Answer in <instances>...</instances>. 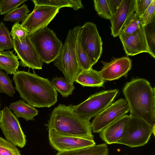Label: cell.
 <instances>
[{
    "mask_svg": "<svg viewBox=\"0 0 155 155\" xmlns=\"http://www.w3.org/2000/svg\"><path fill=\"white\" fill-rule=\"evenodd\" d=\"M9 108L12 110L17 118L21 117L27 121L33 120L38 114V111L34 107L19 100L10 103Z\"/></svg>",
    "mask_w": 155,
    "mask_h": 155,
    "instance_id": "d6986e66",
    "label": "cell"
},
{
    "mask_svg": "<svg viewBox=\"0 0 155 155\" xmlns=\"http://www.w3.org/2000/svg\"><path fill=\"white\" fill-rule=\"evenodd\" d=\"M10 35L12 40L15 39L20 42L25 40L28 35L27 30L18 21L15 22L13 25Z\"/></svg>",
    "mask_w": 155,
    "mask_h": 155,
    "instance_id": "4dcf8cb0",
    "label": "cell"
},
{
    "mask_svg": "<svg viewBox=\"0 0 155 155\" xmlns=\"http://www.w3.org/2000/svg\"><path fill=\"white\" fill-rule=\"evenodd\" d=\"M58 8L45 5H35L33 11L27 14L21 25L30 36L47 26L59 12Z\"/></svg>",
    "mask_w": 155,
    "mask_h": 155,
    "instance_id": "9c48e42d",
    "label": "cell"
},
{
    "mask_svg": "<svg viewBox=\"0 0 155 155\" xmlns=\"http://www.w3.org/2000/svg\"><path fill=\"white\" fill-rule=\"evenodd\" d=\"M74 81L83 87H101L104 83L99 71L92 68L82 70L76 77Z\"/></svg>",
    "mask_w": 155,
    "mask_h": 155,
    "instance_id": "ac0fdd59",
    "label": "cell"
},
{
    "mask_svg": "<svg viewBox=\"0 0 155 155\" xmlns=\"http://www.w3.org/2000/svg\"><path fill=\"white\" fill-rule=\"evenodd\" d=\"M108 149L106 143L73 150L58 151L56 155H108Z\"/></svg>",
    "mask_w": 155,
    "mask_h": 155,
    "instance_id": "44dd1931",
    "label": "cell"
},
{
    "mask_svg": "<svg viewBox=\"0 0 155 155\" xmlns=\"http://www.w3.org/2000/svg\"><path fill=\"white\" fill-rule=\"evenodd\" d=\"M145 34L146 39L148 46L151 51L155 54V31H147L145 30Z\"/></svg>",
    "mask_w": 155,
    "mask_h": 155,
    "instance_id": "e575fe53",
    "label": "cell"
},
{
    "mask_svg": "<svg viewBox=\"0 0 155 155\" xmlns=\"http://www.w3.org/2000/svg\"><path fill=\"white\" fill-rule=\"evenodd\" d=\"M27 0H0V14L6 15L18 7Z\"/></svg>",
    "mask_w": 155,
    "mask_h": 155,
    "instance_id": "1f68e13d",
    "label": "cell"
},
{
    "mask_svg": "<svg viewBox=\"0 0 155 155\" xmlns=\"http://www.w3.org/2000/svg\"><path fill=\"white\" fill-rule=\"evenodd\" d=\"M27 6L24 4L20 7L15 9L5 15L3 20L12 22H23L28 13L30 12Z\"/></svg>",
    "mask_w": 155,
    "mask_h": 155,
    "instance_id": "d4e9b609",
    "label": "cell"
},
{
    "mask_svg": "<svg viewBox=\"0 0 155 155\" xmlns=\"http://www.w3.org/2000/svg\"><path fill=\"white\" fill-rule=\"evenodd\" d=\"M49 143L58 151H68L96 145L94 140L64 134L48 129Z\"/></svg>",
    "mask_w": 155,
    "mask_h": 155,
    "instance_id": "4fadbf2b",
    "label": "cell"
},
{
    "mask_svg": "<svg viewBox=\"0 0 155 155\" xmlns=\"http://www.w3.org/2000/svg\"><path fill=\"white\" fill-rule=\"evenodd\" d=\"M122 1L123 0H107L112 15L116 12Z\"/></svg>",
    "mask_w": 155,
    "mask_h": 155,
    "instance_id": "d590c367",
    "label": "cell"
},
{
    "mask_svg": "<svg viewBox=\"0 0 155 155\" xmlns=\"http://www.w3.org/2000/svg\"><path fill=\"white\" fill-rule=\"evenodd\" d=\"M153 133L154 135L155 126L152 127L144 121L130 115L125 134L117 143L131 148L143 146L148 142Z\"/></svg>",
    "mask_w": 155,
    "mask_h": 155,
    "instance_id": "52a82bcc",
    "label": "cell"
},
{
    "mask_svg": "<svg viewBox=\"0 0 155 155\" xmlns=\"http://www.w3.org/2000/svg\"><path fill=\"white\" fill-rule=\"evenodd\" d=\"M13 48L12 40L8 28L2 21L0 22V51Z\"/></svg>",
    "mask_w": 155,
    "mask_h": 155,
    "instance_id": "484cf974",
    "label": "cell"
},
{
    "mask_svg": "<svg viewBox=\"0 0 155 155\" xmlns=\"http://www.w3.org/2000/svg\"><path fill=\"white\" fill-rule=\"evenodd\" d=\"M0 107H1V104H0V113H1V110H0Z\"/></svg>",
    "mask_w": 155,
    "mask_h": 155,
    "instance_id": "8d00e7d4",
    "label": "cell"
},
{
    "mask_svg": "<svg viewBox=\"0 0 155 155\" xmlns=\"http://www.w3.org/2000/svg\"><path fill=\"white\" fill-rule=\"evenodd\" d=\"M19 65L18 57L13 51H0V69L5 71L7 74H14Z\"/></svg>",
    "mask_w": 155,
    "mask_h": 155,
    "instance_id": "ffe728a7",
    "label": "cell"
},
{
    "mask_svg": "<svg viewBox=\"0 0 155 155\" xmlns=\"http://www.w3.org/2000/svg\"><path fill=\"white\" fill-rule=\"evenodd\" d=\"M30 38L41 59L47 64L56 58L63 46L53 31L47 26L36 31Z\"/></svg>",
    "mask_w": 155,
    "mask_h": 155,
    "instance_id": "5b68a950",
    "label": "cell"
},
{
    "mask_svg": "<svg viewBox=\"0 0 155 155\" xmlns=\"http://www.w3.org/2000/svg\"><path fill=\"white\" fill-rule=\"evenodd\" d=\"M51 81L55 90L64 97L71 95L75 89L74 85L71 84L62 77H55Z\"/></svg>",
    "mask_w": 155,
    "mask_h": 155,
    "instance_id": "603a6c76",
    "label": "cell"
},
{
    "mask_svg": "<svg viewBox=\"0 0 155 155\" xmlns=\"http://www.w3.org/2000/svg\"><path fill=\"white\" fill-rule=\"evenodd\" d=\"M136 0H123L116 12L110 19L111 35L114 37L120 34L127 19L135 10Z\"/></svg>",
    "mask_w": 155,
    "mask_h": 155,
    "instance_id": "2e32d148",
    "label": "cell"
},
{
    "mask_svg": "<svg viewBox=\"0 0 155 155\" xmlns=\"http://www.w3.org/2000/svg\"><path fill=\"white\" fill-rule=\"evenodd\" d=\"M0 155H21L16 146L0 137Z\"/></svg>",
    "mask_w": 155,
    "mask_h": 155,
    "instance_id": "f1b7e54d",
    "label": "cell"
},
{
    "mask_svg": "<svg viewBox=\"0 0 155 155\" xmlns=\"http://www.w3.org/2000/svg\"><path fill=\"white\" fill-rule=\"evenodd\" d=\"M0 127L7 140L21 148L25 146L26 136L17 118L8 107L1 111Z\"/></svg>",
    "mask_w": 155,
    "mask_h": 155,
    "instance_id": "30bf717a",
    "label": "cell"
},
{
    "mask_svg": "<svg viewBox=\"0 0 155 155\" xmlns=\"http://www.w3.org/2000/svg\"><path fill=\"white\" fill-rule=\"evenodd\" d=\"M74 106L60 104L53 110L45 125L60 134L93 140L90 119L78 116Z\"/></svg>",
    "mask_w": 155,
    "mask_h": 155,
    "instance_id": "3957f363",
    "label": "cell"
},
{
    "mask_svg": "<svg viewBox=\"0 0 155 155\" xmlns=\"http://www.w3.org/2000/svg\"><path fill=\"white\" fill-rule=\"evenodd\" d=\"M130 118L126 114L109 124L99 132L100 137L106 144L117 143L124 136Z\"/></svg>",
    "mask_w": 155,
    "mask_h": 155,
    "instance_id": "e0dca14e",
    "label": "cell"
},
{
    "mask_svg": "<svg viewBox=\"0 0 155 155\" xmlns=\"http://www.w3.org/2000/svg\"><path fill=\"white\" fill-rule=\"evenodd\" d=\"M119 38L127 56H134L143 52H147L154 58L146 39L145 27L142 26L132 34H120Z\"/></svg>",
    "mask_w": 155,
    "mask_h": 155,
    "instance_id": "5bb4252c",
    "label": "cell"
},
{
    "mask_svg": "<svg viewBox=\"0 0 155 155\" xmlns=\"http://www.w3.org/2000/svg\"><path fill=\"white\" fill-rule=\"evenodd\" d=\"M35 5H45L58 8L72 7V0H32Z\"/></svg>",
    "mask_w": 155,
    "mask_h": 155,
    "instance_id": "f546056e",
    "label": "cell"
},
{
    "mask_svg": "<svg viewBox=\"0 0 155 155\" xmlns=\"http://www.w3.org/2000/svg\"><path fill=\"white\" fill-rule=\"evenodd\" d=\"M76 54L78 64L82 70L92 68L93 64L81 45L78 35L76 45Z\"/></svg>",
    "mask_w": 155,
    "mask_h": 155,
    "instance_id": "7402d4cb",
    "label": "cell"
},
{
    "mask_svg": "<svg viewBox=\"0 0 155 155\" xmlns=\"http://www.w3.org/2000/svg\"><path fill=\"white\" fill-rule=\"evenodd\" d=\"M93 2L94 9L98 15L103 18L110 20L112 15L107 0H94Z\"/></svg>",
    "mask_w": 155,
    "mask_h": 155,
    "instance_id": "83f0119b",
    "label": "cell"
},
{
    "mask_svg": "<svg viewBox=\"0 0 155 155\" xmlns=\"http://www.w3.org/2000/svg\"><path fill=\"white\" fill-rule=\"evenodd\" d=\"M15 89L23 101L38 107H49L57 102L58 94L51 81L34 72L18 71L13 74Z\"/></svg>",
    "mask_w": 155,
    "mask_h": 155,
    "instance_id": "6da1fadb",
    "label": "cell"
},
{
    "mask_svg": "<svg viewBox=\"0 0 155 155\" xmlns=\"http://www.w3.org/2000/svg\"><path fill=\"white\" fill-rule=\"evenodd\" d=\"M153 0H136L135 13L141 17Z\"/></svg>",
    "mask_w": 155,
    "mask_h": 155,
    "instance_id": "836d02e7",
    "label": "cell"
},
{
    "mask_svg": "<svg viewBox=\"0 0 155 155\" xmlns=\"http://www.w3.org/2000/svg\"><path fill=\"white\" fill-rule=\"evenodd\" d=\"M78 37L93 65L95 64L101 55L103 45L96 25L91 22L85 23L81 27Z\"/></svg>",
    "mask_w": 155,
    "mask_h": 155,
    "instance_id": "ba28073f",
    "label": "cell"
},
{
    "mask_svg": "<svg viewBox=\"0 0 155 155\" xmlns=\"http://www.w3.org/2000/svg\"><path fill=\"white\" fill-rule=\"evenodd\" d=\"M118 91L114 89L96 93L82 102L74 105V110L80 117L90 119L112 104Z\"/></svg>",
    "mask_w": 155,
    "mask_h": 155,
    "instance_id": "8992f818",
    "label": "cell"
},
{
    "mask_svg": "<svg viewBox=\"0 0 155 155\" xmlns=\"http://www.w3.org/2000/svg\"></svg>",
    "mask_w": 155,
    "mask_h": 155,
    "instance_id": "74e56055",
    "label": "cell"
},
{
    "mask_svg": "<svg viewBox=\"0 0 155 155\" xmlns=\"http://www.w3.org/2000/svg\"><path fill=\"white\" fill-rule=\"evenodd\" d=\"M129 111V107L125 100L119 99L94 117L91 123L92 132L99 133L106 126L125 115Z\"/></svg>",
    "mask_w": 155,
    "mask_h": 155,
    "instance_id": "8fae6325",
    "label": "cell"
},
{
    "mask_svg": "<svg viewBox=\"0 0 155 155\" xmlns=\"http://www.w3.org/2000/svg\"><path fill=\"white\" fill-rule=\"evenodd\" d=\"M122 91L130 115L155 126V88L145 79L134 78L125 84Z\"/></svg>",
    "mask_w": 155,
    "mask_h": 155,
    "instance_id": "7a4b0ae2",
    "label": "cell"
},
{
    "mask_svg": "<svg viewBox=\"0 0 155 155\" xmlns=\"http://www.w3.org/2000/svg\"><path fill=\"white\" fill-rule=\"evenodd\" d=\"M155 17V0H153L150 6L140 17L142 25L147 26L153 22Z\"/></svg>",
    "mask_w": 155,
    "mask_h": 155,
    "instance_id": "d6a6232c",
    "label": "cell"
},
{
    "mask_svg": "<svg viewBox=\"0 0 155 155\" xmlns=\"http://www.w3.org/2000/svg\"><path fill=\"white\" fill-rule=\"evenodd\" d=\"M101 62L103 67L99 72L104 81H113L126 76L132 67L131 60L128 57L114 58L109 62Z\"/></svg>",
    "mask_w": 155,
    "mask_h": 155,
    "instance_id": "9a60e30c",
    "label": "cell"
},
{
    "mask_svg": "<svg viewBox=\"0 0 155 155\" xmlns=\"http://www.w3.org/2000/svg\"><path fill=\"white\" fill-rule=\"evenodd\" d=\"M80 28L78 26L69 31L61 52L54 61V65L72 85L77 75L82 71L78 64L76 54V43Z\"/></svg>",
    "mask_w": 155,
    "mask_h": 155,
    "instance_id": "277c9868",
    "label": "cell"
},
{
    "mask_svg": "<svg viewBox=\"0 0 155 155\" xmlns=\"http://www.w3.org/2000/svg\"><path fill=\"white\" fill-rule=\"evenodd\" d=\"M12 43L14 50L20 61L21 66L32 69H42L44 62L31 41L30 36L22 42L12 40Z\"/></svg>",
    "mask_w": 155,
    "mask_h": 155,
    "instance_id": "7c38bea8",
    "label": "cell"
},
{
    "mask_svg": "<svg viewBox=\"0 0 155 155\" xmlns=\"http://www.w3.org/2000/svg\"><path fill=\"white\" fill-rule=\"evenodd\" d=\"M142 26L140 17L135 12H134L124 24L120 34H132Z\"/></svg>",
    "mask_w": 155,
    "mask_h": 155,
    "instance_id": "cb8c5ba5",
    "label": "cell"
},
{
    "mask_svg": "<svg viewBox=\"0 0 155 155\" xmlns=\"http://www.w3.org/2000/svg\"><path fill=\"white\" fill-rule=\"evenodd\" d=\"M12 82L7 74L0 69V93L12 97L15 91Z\"/></svg>",
    "mask_w": 155,
    "mask_h": 155,
    "instance_id": "4316f807",
    "label": "cell"
}]
</instances>
